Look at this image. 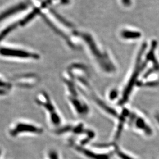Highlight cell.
<instances>
[{
	"label": "cell",
	"instance_id": "8fae6325",
	"mask_svg": "<svg viewBox=\"0 0 159 159\" xmlns=\"http://www.w3.org/2000/svg\"><path fill=\"white\" fill-rule=\"evenodd\" d=\"M159 84V83L158 81H152V82H148L145 84V85L148 87H154Z\"/></svg>",
	"mask_w": 159,
	"mask_h": 159
},
{
	"label": "cell",
	"instance_id": "30bf717a",
	"mask_svg": "<svg viewBox=\"0 0 159 159\" xmlns=\"http://www.w3.org/2000/svg\"><path fill=\"white\" fill-rule=\"evenodd\" d=\"M118 91L115 89H113L108 94V99L110 101H114L118 97Z\"/></svg>",
	"mask_w": 159,
	"mask_h": 159
},
{
	"label": "cell",
	"instance_id": "4fadbf2b",
	"mask_svg": "<svg viewBox=\"0 0 159 159\" xmlns=\"http://www.w3.org/2000/svg\"><path fill=\"white\" fill-rule=\"evenodd\" d=\"M156 119L157 120V121H158V123H159V114H156Z\"/></svg>",
	"mask_w": 159,
	"mask_h": 159
},
{
	"label": "cell",
	"instance_id": "ba28073f",
	"mask_svg": "<svg viewBox=\"0 0 159 159\" xmlns=\"http://www.w3.org/2000/svg\"><path fill=\"white\" fill-rule=\"evenodd\" d=\"M113 153L117 155L120 159H134L131 157L128 154L121 151L119 147L115 143H113Z\"/></svg>",
	"mask_w": 159,
	"mask_h": 159
},
{
	"label": "cell",
	"instance_id": "9c48e42d",
	"mask_svg": "<svg viewBox=\"0 0 159 159\" xmlns=\"http://www.w3.org/2000/svg\"><path fill=\"white\" fill-rule=\"evenodd\" d=\"M121 35L125 39H138L141 37V34L139 32L125 30L121 33Z\"/></svg>",
	"mask_w": 159,
	"mask_h": 159
},
{
	"label": "cell",
	"instance_id": "5b68a950",
	"mask_svg": "<svg viewBox=\"0 0 159 159\" xmlns=\"http://www.w3.org/2000/svg\"><path fill=\"white\" fill-rule=\"evenodd\" d=\"M1 54L4 56L39 58V56L35 54H32L22 50L8 49L7 48H2Z\"/></svg>",
	"mask_w": 159,
	"mask_h": 159
},
{
	"label": "cell",
	"instance_id": "8992f818",
	"mask_svg": "<svg viewBox=\"0 0 159 159\" xmlns=\"http://www.w3.org/2000/svg\"><path fill=\"white\" fill-rule=\"evenodd\" d=\"M135 125L138 129L142 130L146 134L148 135L152 134V129L146 124L144 120L142 118L137 117L135 119Z\"/></svg>",
	"mask_w": 159,
	"mask_h": 159
},
{
	"label": "cell",
	"instance_id": "7a4b0ae2",
	"mask_svg": "<svg viewBox=\"0 0 159 159\" xmlns=\"http://www.w3.org/2000/svg\"><path fill=\"white\" fill-rule=\"evenodd\" d=\"M65 83L67 85L68 92L67 101L71 110L77 116L81 118L86 117L90 111L87 103L79 94L72 81L68 80Z\"/></svg>",
	"mask_w": 159,
	"mask_h": 159
},
{
	"label": "cell",
	"instance_id": "52a82bcc",
	"mask_svg": "<svg viewBox=\"0 0 159 159\" xmlns=\"http://www.w3.org/2000/svg\"><path fill=\"white\" fill-rule=\"evenodd\" d=\"M26 7H27V6L24 4H21L18 6H15L14 7H12L11 8L7 10L6 12H4V13L2 14L1 19V20H2L3 18H5L8 16H10V15H11L14 13H16L19 11L24 10Z\"/></svg>",
	"mask_w": 159,
	"mask_h": 159
},
{
	"label": "cell",
	"instance_id": "277c9868",
	"mask_svg": "<svg viewBox=\"0 0 159 159\" xmlns=\"http://www.w3.org/2000/svg\"><path fill=\"white\" fill-rule=\"evenodd\" d=\"M69 145L74 150L81 154L87 159H111V156L114 154L113 150L111 151H109L108 150H102V149L105 148L102 145L101 146H99V145L98 146L102 148L100 150H99L97 148L96 149H93L87 148L86 146H81L75 144H70ZM112 148L111 150H112Z\"/></svg>",
	"mask_w": 159,
	"mask_h": 159
},
{
	"label": "cell",
	"instance_id": "6da1fadb",
	"mask_svg": "<svg viewBox=\"0 0 159 159\" xmlns=\"http://www.w3.org/2000/svg\"><path fill=\"white\" fill-rule=\"evenodd\" d=\"M35 102L44 110L47 113L48 121L52 127L54 129V130L62 125L61 116L47 93L44 91L40 93L36 97Z\"/></svg>",
	"mask_w": 159,
	"mask_h": 159
},
{
	"label": "cell",
	"instance_id": "3957f363",
	"mask_svg": "<svg viewBox=\"0 0 159 159\" xmlns=\"http://www.w3.org/2000/svg\"><path fill=\"white\" fill-rule=\"evenodd\" d=\"M44 133V129L40 125L25 121H17L9 128L8 133L12 137L23 135L39 136Z\"/></svg>",
	"mask_w": 159,
	"mask_h": 159
},
{
	"label": "cell",
	"instance_id": "7c38bea8",
	"mask_svg": "<svg viewBox=\"0 0 159 159\" xmlns=\"http://www.w3.org/2000/svg\"><path fill=\"white\" fill-rule=\"evenodd\" d=\"M123 4L125 5V6H130L131 4L130 0H122Z\"/></svg>",
	"mask_w": 159,
	"mask_h": 159
}]
</instances>
